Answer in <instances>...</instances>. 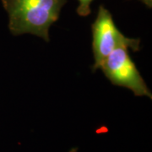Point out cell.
Instances as JSON below:
<instances>
[{
  "instance_id": "obj_1",
  "label": "cell",
  "mask_w": 152,
  "mask_h": 152,
  "mask_svg": "<svg viewBox=\"0 0 152 152\" xmlns=\"http://www.w3.org/2000/svg\"><path fill=\"white\" fill-rule=\"evenodd\" d=\"M14 36L31 34L49 42V29L67 0H2Z\"/></svg>"
},
{
  "instance_id": "obj_2",
  "label": "cell",
  "mask_w": 152,
  "mask_h": 152,
  "mask_svg": "<svg viewBox=\"0 0 152 152\" xmlns=\"http://www.w3.org/2000/svg\"><path fill=\"white\" fill-rule=\"evenodd\" d=\"M92 50L94 55L93 71L99 69L100 66L110 53L121 47L139 51L140 40L139 38L125 37L115 25L111 12L103 5L98 10L97 15L91 26Z\"/></svg>"
},
{
  "instance_id": "obj_3",
  "label": "cell",
  "mask_w": 152,
  "mask_h": 152,
  "mask_svg": "<svg viewBox=\"0 0 152 152\" xmlns=\"http://www.w3.org/2000/svg\"><path fill=\"white\" fill-rule=\"evenodd\" d=\"M128 49L121 47L114 50L102 63L99 69H101L113 85L128 88L136 96H147L151 99V92L131 58Z\"/></svg>"
},
{
  "instance_id": "obj_4",
  "label": "cell",
  "mask_w": 152,
  "mask_h": 152,
  "mask_svg": "<svg viewBox=\"0 0 152 152\" xmlns=\"http://www.w3.org/2000/svg\"><path fill=\"white\" fill-rule=\"evenodd\" d=\"M79 6L77 8V13L80 16L86 17L91 14V4L93 0H78Z\"/></svg>"
},
{
  "instance_id": "obj_5",
  "label": "cell",
  "mask_w": 152,
  "mask_h": 152,
  "mask_svg": "<svg viewBox=\"0 0 152 152\" xmlns=\"http://www.w3.org/2000/svg\"><path fill=\"white\" fill-rule=\"evenodd\" d=\"M140 1L144 4H145L149 9L152 8V0H140Z\"/></svg>"
}]
</instances>
